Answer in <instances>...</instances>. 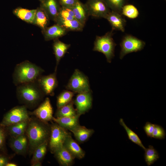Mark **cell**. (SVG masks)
<instances>
[{"label":"cell","mask_w":166,"mask_h":166,"mask_svg":"<svg viewBox=\"0 0 166 166\" xmlns=\"http://www.w3.org/2000/svg\"><path fill=\"white\" fill-rule=\"evenodd\" d=\"M47 123L35 120L28 123L26 130L31 151L34 152L39 146L49 142L51 128Z\"/></svg>","instance_id":"cell-1"},{"label":"cell","mask_w":166,"mask_h":166,"mask_svg":"<svg viewBox=\"0 0 166 166\" xmlns=\"http://www.w3.org/2000/svg\"><path fill=\"white\" fill-rule=\"evenodd\" d=\"M44 72L39 66L28 61H25L16 66L13 73L15 85L35 81Z\"/></svg>","instance_id":"cell-2"},{"label":"cell","mask_w":166,"mask_h":166,"mask_svg":"<svg viewBox=\"0 0 166 166\" xmlns=\"http://www.w3.org/2000/svg\"><path fill=\"white\" fill-rule=\"evenodd\" d=\"M17 86L16 94L18 98L28 105L34 106L36 105L45 95L36 81Z\"/></svg>","instance_id":"cell-3"},{"label":"cell","mask_w":166,"mask_h":166,"mask_svg":"<svg viewBox=\"0 0 166 166\" xmlns=\"http://www.w3.org/2000/svg\"><path fill=\"white\" fill-rule=\"evenodd\" d=\"M112 30L102 36H97L94 43L93 50L101 52L105 56L107 62L110 63L115 56V47L117 44L113 38Z\"/></svg>","instance_id":"cell-4"},{"label":"cell","mask_w":166,"mask_h":166,"mask_svg":"<svg viewBox=\"0 0 166 166\" xmlns=\"http://www.w3.org/2000/svg\"><path fill=\"white\" fill-rule=\"evenodd\" d=\"M50 128L48 144L51 152L54 153L56 150L63 146L66 138L71 136L68 130L56 123L53 124Z\"/></svg>","instance_id":"cell-5"},{"label":"cell","mask_w":166,"mask_h":166,"mask_svg":"<svg viewBox=\"0 0 166 166\" xmlns=\"http://www.w3.org/2000/svg\"><path fill=\"white\" fill-rule=\"evenodd\" d=\"M68 90L78 93L90 91L87 77L77 69H75L66 86Z\"/></svg>","instance_id":"cell-6"},{"label":"cell","mask_w":166,"mask_h":166,"mask_svg":"<svg viewBox=\"0 0 166 166\" xmlns=\"http://www.w3.org/2000/svg\"><path fill=\"white\" fill-rule=\"evenodd\" d=\"M145 45V42L131 35H125L120 43V58L122 59L127 54L141 50Z\"/></svg>","instance_id":"cell-7"},{"label":"cell","mask_w":166,"mask_h":166,"mask_svg":"<svg viewBox=\"0 0 166 166\" xmlns=\"http://www.w3.org/2000/svg\"><path fill=\"white\" fill-rule=\"evenodd\" d=\"M29 120V117L26 106H18L13 108L5 114L0 124L6 127Z\"/></svg>","instance_id":"cell-8"},{"label":"cell","mask_w":166,"mask_h":166,"mask_svg":"<svg viewBox=\"0 0 166 166\" xmlns=\"http://www.w3.org/2000/svg\"><path fill=\"white\" fill-rule=\"evenodd\" d=\"M89 16L105 18L111 11L104 0H87L85 4Z\"/></svg>","instance_id":"cell-9"},{"label":"cell","mask_w":166,"mask_h":166,"mask_svg":"<svg viewBox=\"0 0 166 166\" xmlns=\"http://www.w3.org/2000/svg\"><path fill=\"white\" fill-rule=\"evenodd\" d=\"M36 81L45 95L53 96L58 84L56 72L47 76L41 75Z\"/></svg>","instance_id":"cell-10"},{"label":"cell","mask_w":166,"mask_h":166,"mask_svg":"<svg viewBox=\"0 0 166 166\" xmlns=\"http://www.w3.org/2000/svg\"><path fill=\"white\" fill-rule=\"evenodd\" d=\"M92 100L91 91L78 93L73 101L77 114L80 116L87 112L92 107Z\"/></svg>","instance_id":"cell-11"},{"label":"cell","mask_w":166,"mask_h":166,"mask_svg":"<svg viewBox=\"0 0 166 166\" xmlns=\"http://www.w3.org/2000/svg\"><path fill=\"white\" fill-rule=\"evenodd\" d=\"M32 114L42 121L47 122L52 120L53 110L50 100L46 97L40 105Z\"/></svg>","instance_id":"cell-12"},{"label":"cell","mask_w":166,"mask_h":166,"mask_svg":"<svg viewBox=\"0 0 166 166\" xmlns=\"http://www.w3.org/2000/svg\"><path fill=\"white\" fill-rule=\"evenodd\" d=\"M109 22L113 31L119 30L124 32L126 24V20L121 14L117 12L111 11L106 17Z\"/></svg>","instance_id":"cell-13"},{"label":"cell","mask_w":166,"mask_h":166,"mask_svg":"<svg viewBox=\"0 0 166 166\" xmlns=\"http://www.w3.org/2000/svg\"><path fill=\"white\" fill-rule=\"evenodd\" d=\"M58 0H43L40 6L45 11L49 19L55 22L61 8Z\"/></svg>","instance_id":"cell-14"},{"label":"cell","mask_w":166,"mask_h":166,"mask_svg":"<svg viewBox=\"0 0 166 166\" xmlns=\"http://www.w3.org/2000/svg\"><path fill=\"white\" fill-rule=\"evenodd\" d=\"M45 39L47 41L55 40L65 35L67 31L60 25L56 24L42 30Z\"/></svg>","instance_id":"cell-15"},{"label":"cell","mask_w":166,"mask_h":166,"mask_svg":"<svg viewBox=\"0 0 166 166\" xmlns=\"http://www.w3.org/2000/svg\"><path fill=\"white\" fill-rule=\"evenodd\" d=\"M80 117L79 115L77 114L72 117H53L52 120L62 128L71 131L79 125Z\"/></svg>","instance_id":"cell-16"},{"label":"cell","mask_w":166,"mask_h":166,"mask_svg":"<svg viewBox=\"0 0 166 166\" xmlns=\"http://www.w3.org/2000/svg\"><path fill=\"white\" fill-rule=\"evenodd\" d=\"M59 164L62 166H70L73 164L75 158L63 146L54 153Z\"/></svg>","instance_id":"cell-17"},{"label":"cell","mask_w":166,"mask_h":166,"mask_svg":"<svg viewBox=\"0 0 166 166\" xmlns=\"http://www.w3.org/2000/svg\"><path fill=\"white\" fill-rule=\"evenodd\" d=\"M63 146L75 158L81 159L85 155V152L73 139L71 136L66 138Z\"/></svg>","instance_id":"cell-18"},{"label":"cell","mask_w":166,"mask_h":166,"mask_svg":"<svg viewBox=\"0 0 166 166\" xmlns=\"http://www.w3.org/2000/svg\"><path fill=\"white\" fill-rule=\"evenodd\" d=\"M74 13L75 18L85 26L89 16L85 5L78 0L75 5L71 8Z\"/></svg>","instance_id":"cell-19"},{"label":"cell","mask_w":166,"mask_h":166,"mask_svg":"<svg viewBox=\"0 0 166 166\" xmlns=\"http://www.w3.org/2000/svg\"><path fill=\"white\" fill-rule=\"evenodd\" d=\"M53 48L56 60L55 71H57V66L61 59L64 56L70 45L65 43L58 39L54 40Z\"/></svg>","instance_id":"cell-20"},{"label":"cell","mask_w":166,"mask_h":166,"mask_svg":"<svg viewBox=\"0 0 166 166\" xmlns=\"http://www.w3.org/2000/svg\"><path fill=\"white\" fill-rule=\"evenodd\" d=\"M76 140L80 143H83L87 140L93 134L94 131L92 129L87 128L80 124L71 131Z\"/></svg>","instance_id":"cell-21"},{"label":"cell","mask_w":166,"mask_h":166,"mask_svg":"<svg viewBox=\"0 0 166 166\" xmlns=\"http://www.w3.org/2000/svg\"><path fill=\"white\" fill-rule=\"evenodd\" d=\"M36 9L29 10L21 7L14 9L13 14L18 18L29 23L33 24Z\"/></svg>","instance_id":"cell-22"},{"label":"cell","mask_w":166,"mask_h":166,"mask_svg":"<svg viewBox=\"0 0 166 166\" xmlns=\"http://www.w3.org/2000/svg\"><path fill=\"white\" fill-rule=\"evenodd\" d=\"M27 144V138L24 134L15 137H12L10 145L16 153L21 154L26 151Z\"/></svg>","instance_id":"cell-23"},{"label":"cell","mask_w":166,"mask_h":166,"mask_svg":"<svg viewBox=\"0 0 166 166\" xmlns=\"http://www.w3.org/2000/svg\"><path fill=\"white\" fill-rule=\"evenodd\" d=\"M49 19L45 11L40 6L36 9L33 24L38 26L43 30L47 27Z\"/></svg>","instance_id":"cell-24"},{"label":"cell","mask_w":166,"mask_h":166,"mask_svg":"<svg viewBox=\"0 0 166 166\" xmlns=\"http://www.w3.org/2000/svg\"><path fill=\"white\" fill-rule=\"evenodd\" d=\"M28 121H25L6 127L7 132L12 137H15L24 134L26 130Z\"/></svg>","instance_id":"cell-25"},{"label":"cell","mask_w":166,"mask_h":166,"mask_svg":"<svg viewBox=\"0 0 166 166\" xmlns=\"http://www.w3.org/2000/svg\"><path fill=\"white\" fill-rule=\"evenodd\" d=\"M63 27L67 31H81L83 30L84 26L76 19L66 21H58L56 22Z\"/></svg>","instance_id":"cell-26"},{"label":"cell","mask_w":166,"mask_h":166,"mask_svg":"<svg viewBox=\"0 0 166 166\" xmlns=\"http://www.w3.org/2000/svg\"><path fill=\"white\" fill-rule=\"evenodd\" d=\"M73 100L66 105L58 108L56 113V117H72L76 115V109L73 107Z\"/></svg>","instance_id":"cell-27"},{"label":"cell","mask_w":166,"mask_h":166,"mask_svg":"<svg viewBox=\"0 0 166 166\" xmlns=\"http://www.w3.org/2000/svg\"><path fill=\"white\" fill-rule=\"evenodd\" d=\"M119 123L125 129L129 139L132 142L141 147L144 150L146 148L143 145L138 136L126 125L123 119H120Z\"/></svg>","instance_id":"cell-28"},{"label":"cell","mask_w":166,"mask_h":166,"mask_svg":"<svg viewBox=\"0 0 166 166\" xmlns=\"http://www.w3.org/2000/svg\"><path fill=\"white\" fill-rule=\"evenodd\" d=\"M74 93L69 90H64L57 97V109L68 104L72 100Z\"/></svg>","instance_id":"cell-29"},{"label":"cell","mask_w":166,"mask_h":166,"mask_svg":"<svg viewBox=\"0 0 166 166\" xmlns=\"http://www.w3.org/2000/svg\"><path fill=\"white\" fill-rule=\"evenodd\" d=\"M144 159L148 166L153 164L159 158L158 153L153 146L149 145L148 148L144 150Z\"/></svg>","instance_id":"cell-30"},{"label":"cell","mask_w":166,"mask_h":166,"mask_svg":"<svg viewBox=\"0 0 166 166\" xmlns=\"http://www.w3.org/2000/svg\"><path fill=\"white\" fill-rule=\"evenodd\" d=\"M48 142H45L38 147L34 151V153L31 161L32 165L40 162L46 154Z\"/></svg>","instance_id":"cell-31"},{"label":"cell","mask_w":166,"mask_h":166,"mask_svg":"<svg viewBox=\"0 0 166 166\" xmlns=\"http://www.w3.org/2000/svg\"><path fill=\"white\" fill-rule=\"evenodd\" d=\"M121 14L131 19L137 18L139 12L137 8L132 4H125L122 7Z\"/></svg>","instance_id":"cell-32"},{"label":"cell","mask_w":166,"mask_h":166,"mask_svg":"<svg viewBox=\"0 0 166 166\" xmlns=\"http://www.w3.org/2000/svg\"><path fill=\"white\" fill-rule=\"evenodd\" d=\"M75 19L71 8L61 7L59 12L55 21L69 20Z\"/></svg>","instance_id":"cell-33"},{"label":"cell","mask_w":166,"mask_h":166,"mask_svg":"<svg viewBox=\"0 0 166 166\" xmlns=\"http://www.w3.org/2000/svg\"><path fill=\"white\" fill-rule=\"evenodd\" d=\"M111 10L121 14L122 7L125 4L127 0H104Z\"/></svg>","instance_id":"cell-34"},{"label":"cell","mask_w":166,"mask_h":166,"mask_svg":"<svg viewBox=\"0 0 166 166\" xmlns=\"http://www.w3.org/2000/svg\"><path fill=\"white\" fill-rule=\"evenodd\" d=\"M165 136V132L163 128L160 125L155 124L152 137L162 140L164 139Z\"/></svg>","instance_id":"cell-35"},{"label":"cell","mask_w":166,"mask_h":166,"mask_svg":"<svg viewBox=\"0 0 166 166\" xmlns=\"http://www.w3.org/2000/svg\"><path fill=\"white\" fill-rule=\"evenodd\" d=\"M7 132L6 127L0 123V150L3 151L4 149Z\"/></svg>","instance_id":"cell-36"},{"label":"cell","mask_w":166,"mask_h":166,"mask_svg":"<svg viewBox=\"0 0 166 166\" xmlns=\"http://www.w3.org/2000/svg\"><path fill=\"white\" fill-rule=\"evenodd\" d=\"M154 126L155 124L148 122H146L144 127V129L148 137L152 138Z\"/></svg>","instance_id":"cell-37"},{"label":"cell","mask_w":166,"mask_h":166,"mask_svg":"<svg viewBox=\"0 0 166 166\" xmlns=\"http://www.w3.org/2000/svg\"><path fill=\"white\" fill-rule=\"evenodd\" d=\"M61 7L72 8L78 0H58Z\"/></svg>","instance_id":"cell-38"},{"label":"cell","mask_w":166,"mask_h":166,"mask_svg":"<svg viewBox=\"0 0 166 166\" xmlns=\"http://www.w3.org/2000/svg\"><path fill=\"white\" fill-rule=\"evenodd\" d=\"M8 163V159L5 156L0 154V166H6Z\"/></svg>","instance_id":"cell-39"},{"label":"cell","mask_w":166,"mask_h":166,"mask_svg":"<svg viewBox=\"0 0 166 166\" xmlns=\"http://www.w3.org/2000/svg\"><path fill=\"white\" fill-rule=\"evenodd\" d=\"M17 165L14 163H8L6 166H16Z\"/></svg>","instance_id":"cell-40"},{"label":"cell","mask_w":166,"mask_h":166,"mask_svg":"<svg viewBox=\"0 0 166 166\" xmlns=\"http://www.w3.org/2000/svg\"><path fill=\"white\" fill-rule=\"evenodd\" d=\"M32 166H40L41 165V164L40 162H38L34 164H32Z\"/></svg>","instance_id":"cell-41"},{"label":"cell","mask_w":166,"mask_h":166,"mask_svg":"<svg viewBox=\"0 0 166 166\" xmlns=\"http://www.w3.org/2000/svg\"><path fill=\"white\" fill-rule=\"evenodd\" d=\"M41 2L42 1H43V0H39Z\"/></svg>","instance_id":"cell-42"}]
</instances>
